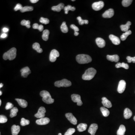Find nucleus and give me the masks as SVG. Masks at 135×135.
<instances>
[{"label":"nucleus","instance_id":"nucleus-1","mask_svg":"<svg viewBox=\"0 0 135 135\" xmlns=\"http://www.w3.org/2000/svg\"><path fill=\"white\" fill-rule=\"evenodd\" d=\"M96 73V70L93 68H90L85 71L82 78L85 80H90L94 77Z\"/></svg>","mask_w":135,"mask_h":135},{"label":"nucleus","instance_id":"nucleus-2","mask_svg":"<svg viewBox=\"0 0 135 135\" xmlns=\"http://www.w3.org/2000/svg\"><path fill=\"white\" fill-rule=\"evenodd\" d=\"M41 97L43 98L42 100L47 104H51L54 102V99L51 98L49 92L46 91H42L40 93Z\"/></svg>","mask_w":135,"mask_h":135},{"label":"nucleus","instance_id":"nucleus-3","mask_svg":"<svg viewBox=\"0 0 135 135\" xmlns=\"http://www.w3.org/2000/svg\"><path fill=\"white\" fill-rule=\"evenodd\" d=\"M76 60L78 63L81 64H88L91 62L92 59L88 55L81 54L77 56Z\"/></svg>","mask_w":135,"mask_h":135},{"label":"nucleus","instance_id":"nucleus-4","mask_svg":"<svg viewBox=\"0 0 135 135\" xmlns=\"http://www.w3.org/2000/svg\"><path fill=\"white\" fill-rule=\"evenodd\" d=\"M17 55V49L15 48H12L3 54V59L5 60L9 59L10 60L14 59Z\"/></svg>","mask_w":135,"mask_h":135},{"label":"nucleus","instance_id":"nucleus-5","mask_svg":"<svg viewBox=\"0 0 135 135\" xmlns=\"http://www.w3.org/2000/svg\"><path fill=\"white\" fill-rule=\"evenodd\" d=\"M71 82L67 79H64L60 81H56L55 85L57 87H68L71 86Z\"/></svg>","mask_w":135,"mask_h":135},{"label":"nucleus","instance_id":"nucleus-6","mask_svg":"<svg viewBox=\"0 0 135 135\" xmlns=\"http://www.w3.org/2000/svg\"><path fill=\"white\" fill-rule=\"evenodd\" d=\"M59 56V53L56 50L53 49L51 51L49 59L50 62H54L56 61L57 57Z\"/></svg>","mask_w":135,"mask_h":135},{"label":"nucleus","instance_id":"nucleus-7","mask_svg":"<svg viewBox=\"0 0 135 135\" xmlns=\"http://www.w3.org/2000/svg\"><path fill=\"white\" fill-rule=\"evenodd\" d=\"M104 6V3L102 1L96 2L93 3L92 5V8L96 11H98L101 10L103 8Z\"/></svg>","mask_w":135,"mask_h":135},{"label":"nucleus","instance_id":"nucleus-8","mask_svg":"<svg viewBox=\"0 0 135 135\" xmlns=\"http://www.w3.org/2000/svg\"><path fill=\"white\" fill-rule=\"evenodd\" d=\"M46 112L45 108L43 107H41L39 109L38 113L35 115V116L39 119L44 118Z\"/></svg>","mask_w":135,"mask_h":135},{"label":"nucleus","instance_id":"nucleus-9","mask_svg":"<svg viewBox=\"0 0 135 135\" xmlns=\"http://www.w3.org/2000/svg\"><path fill=\"white\" fill-rule=\"evenodd\" d=\"M71 99L74 102H77L78 106L82 105L83 102L81 99L80 96L77 94H72L71 95Z\"/></svg>","mask_w":135,"mask_h":135},{"label":"nucleus","instance_id":"nucleus-10","mask_svg":"<svg viewBox=\"0 0 135 135\" xmlns=\"http://www.w3.org/2000/svg\"><path fill=\"white\" fill-rule=\"evenodd\" d=\"M126 83L125 81L121 80L119 81L118 86V92L120 93H122L124 92L126 88Z\"/></svg>","mask_w":135,"mask_h":135},{"label":"nucleus","instance_id":"nucleus-11","mask_svg":"<svg viewBox=\"0 0 135 135\" xmlns=\"http://www.w3.org/2000/svg\"><path fill=\"white\" fill-rule=\"evenodd\" d=\"M65 116L68 120L72 124L74 125H76L77 124V120L75 118L74 116H73L72 113H67L65 114Z\"/></svg>","mask_w":135,"mask_h":135},{"label":"nucleus","instance_id":"nucleus-12","mask_svg":"<svg viewBox=\"0 0 135 135\" xmlns=\"http://www.w3.org/2000/svg\"><path fill=\"white\" fill-rule=\"evenodd\" d=\"M21 76L24 78H27L29 74L31 73V71L28 67H25L20 70Z\"/></svg>","mask_w":135,"mask_h":135},{"label":"nucleus","instance_id":"nucleus-13","mask_svg":"<svg viewBox=\"0 0 135 135\" xmlns=\"http://www.w3.org/2000/svg\"><path fill=\"white\" fill-rule=\"evenodd\" d=\"M98 129L97 124L93 123L91 125L88 129V132L91 135H95Z\"/></svg>","mask_w":135,"mask_h":135},{"label":"nucleus","instance_id":"nucleus-14","mask_svg":"<svg viewBox=\"0 0 135 135\" xmlns=\"http://www.w3.org/2000/svg\"><path fill=\"white\" fill-rule=\"evenodd\" d=\"M114 15V11L113 9H110L107 10L102 14V17L104 18H110Z\"/></svg>","mask_w":135,"mask_h":135},{"label":"nucleus","instance_id":"nucleus-15","mask_svg":"<svg viewBox=\"0 0 135 135\" xmlns=\"http://www.w3.org/2000/svg\"><path fill=\"white\" fill-rule=\"evenodd\" d=\"M50 120L49 118H44L36 120V122L39 125H45L50 122Z\"/></svg>","mask_w":135,"mask_h":135},{"label":"nucleus","instance_id":"nucleus-16","mask_svg":"<svg viewBox=\"0 0 135 135\" xmlns=\"http://www.w3.org/2000/svg\"><path fill=\"white\" fill-rule=\"evenodd\" d=\"M109 38L111 40L112 43L115 45H118L121 43V41L119 38L113 35H109Z\"/></svg>","mask_w":135,"mask_h":135},{"label":"nucleus","instance_id":"nucleus-17","mask_svg":"<svg viewBox=\"0 0 135 135\" xmlns=\"http://www.w3.org/2000/svg\"><path fill=\"white\" fill-rule=\"evenodd\" d=\"M96 43L99 48H102L106 45V42L104 39L101 38H98L96 39Z\"/></svg>","mask_w":135,"mask_h":135},{"label":"nucleus","instance_id":"nucleus-18","mask_svg":"<svg viewBox=\"0 0 135 135\" xmlns=\"http://www.w3.org/2000/svg\"><path fill=\"white\" fill-rule=\"evenodd\" d=\"M107 58L108 60L112 62H118L119 60V56L117 55H108L107 56Z\"/></svg>","mask_w":135,"mask_h":135},{"label":"nucleus","instance_id":"nucleus-19","mask_svg":"<svg viewBox=\"0 0 135 135\" xmlns=\"http://www.w3.org/2000/svg\"><path fill=\"white\" fill-rule=\"evenodd\" d=\"M102 103L104 106L106 107L110 108L112 107V104L111 102L108 100L106 97H103L102 98Z\"/></svg>","mask_w":135,"mask_h":135},{"label":"nucleus","instance_id":"nucleus-20","mask_svg":"<svg viewBox=\"0 0 135 135\" xmlns=\"http://www.w3.org/2000/svg\"><path fill=\"white\" fill-rule=\"evenodd\" d=\"M15 100L17 102L20 106L22 108H26L28 106V102L26 100L21 99H19L16 98L15 99Z\"/></svg>","mask_w":135,"mask_h":135},{"label":"nucleus","instance_id":"nucleus-21","mask_svg":"<svg viewBox=\"0 0 135 135\" xmlns=\"http://www.w3.org/2000/svg\"><path fill=\"white\" fill-rule=\"evenodd\" d=\"M20 130V127L19 126L15 125H13L11 128V131L13 135H17Z\"/></svg>","mask_w":135,"mask_h":135},{"label":"nucleus","instance_id":"nucleus-22","mask_svg":"<svg viewBox=\"0 0 135 135\" xmlns=\"http://www.w3.org/2000/svg\"><path fill=\"white\" fill-rule=\"evenodd\" d=\"M133 115L132 111L128 108H126L124 111V117L125 119H129Z\"/></svg>","mask_w":135,"mask_h":135},{"label":"nucleus","instance_id":"nucleus-23","mask_svg":"<svg viewBox=\"0 0 135 135\" xmlns=\"http://www.w3.org/2000/svg\"><path fill=\"white\" fill-rule=\"evenodd\" d=\"M64 4L63 3H60L57 6H53L51 8V9L54 11L57 12H60L62 9L64 8Z\"/></svg>","mask_w":135,"mask_h":135},{"label":"nucleus","instance_id":"nucleus-24","mask_svg":"<svg viewBox=\"0 0 135 135\" xmlns=\"http://www.w3.org/2000/svg\"><path fill=\"white\" fill-rule=\"evenodd\" d=\"M131 24V23L130 21H128L127 22V24L125 25H121L120 26L121 30L123 32H127L128 31L129 29L130 28V26Z\"/></svg>","mask_w":135,"mask_h":135},{"label":"nucleus","instance_id":"nucleus-25","mask_svg":"<svg viewBox=\"0 0 135 135\" xmlns=\"http://www.w3.org/2000/svg\"><path fill=\"white\" fill-rule=\"evenodd\" d=\"M87 127V125L86 123H80L77 126V129L79 132H83L86 129Z\"/></svg>","mask_w":135,"mask_h":135},{"label":"nucleus","instance_id":"nucleus-26","mask_svg":"<svg viewBox=\"0 0 135 135\" xmlns=\"http://www.w3.org/2000/svg\"><path fill=\"white\" fill-rule=\"evenodd\" d=\"M126 131V128L124 125H122L119 127V129L117 131V134L118 135H124Z\"/></svg>","mask_w":135,"mask_h":135},{"label":"nucleus","instance_id":"nucleus-27","mask_svg":"<svg viewBox=\"0 0 135 135\" xmlns=\"http://www.w3.org/2000/svg\"><path fill=\"white\" fill-rule=\"evenodd\" d=\"M32 48L34 50L36 51L38 53H41L43 52V50L40 48V44L37 43H34L32 45Z\"/></svg>","mask_w":135,"mask_h":135},{"label":"nucleus","instance_id":"nucleus-28","mask_svg":"<svg viewBox=\"0 0 135 135\" xmlns=\"http://www.w3.org/2000/svg\"><path fill=\"white\" fill-rule=\"evenodd\" d=\"M116 68H123L126 70H128L129 68V65L127 64H125L124 62L123 63H118L116 65Z\"/></svg>","mask_w":135,"mask_h":135},{"label":"nucleus","instance_id":"nucleus-29","mask_svg":"<svg viewBox=\"0 0 135 135\" xmlns=\"http://www.w3.org/2000/svg\"><path fill=\"white\" fill-rule=\"evenodd\" d=\"M50 32L48 30H45L43 31V35H42V38L45 41H47L49 39Z\"/></svg>","mask_w":135,"mask_h":135},{"label":"nucleus","instance_id":"nucleus-30","mask_svg":"<svg viewBox=\"0 0 135 135\" xmlns=\"http://www.w3.org/2000/svg\"><path fill=\"white\" fill-rule=\"evenodd\" d=\"M132 34V32L130 30H129L128 31L125 32V33H123L121 36V40L122 41H125L126 40V39L127 38L128 36L129 35H131Z\"/></svg>","mask_w":135,"mask_h":135},{"label":"nucleus","instance_id":"nucleus-31","mask_svg":"<svg viewBox=\"0 0 135 135\" xmlns=\"http://www.w3.org/2000/svg\"><path fill=\"white\" fill-rule=\"evenodd\" d=\"M101 112L102 113V114L105 117H107L109 116L110 114V112L107 108L104 107H101L100 108Z\"/></svg>","mask_w":135,"mask_h":135},{"label":"nucleus","instance_id":"nucleus-32","mask_svg":"<svg viewBox=\"0 0 135 135\" xmlns=\"http://www.w3.org/2000/svg\"><path fill=\"white\" fill-rule=\"evenodd\" d=\"M19 111L17 107H14L11 110V113H10V116L11 118H14L17 115V113Z\"/></svg>","mask_w":135,"mask_h":135},{"label":"nucleus","instance_id":"nucleus-33","mask_svg":"<svg viewBox=\"0 0 135 135\" xmlns=\"http://www.w3.org/2000/svg\"><path fill=\"white\" fill-rule=\"evenodd\" d=\"M65 11V14H67L68 13L69 11H74L76 10V8L75 7H72L71 5H68L66 7H65L64 8Z\"/></svg>","mask_w":135,"mask_h":135},{"label":"nucleus","instance_id":"nucleus-34","mask_svg":"<svg viewBox=\"0 0 135 135\" xmlns=\"http://www.w3.org/2000/svg\"><path fill=\"white\" fill-rule=\"evenodd\" d=\"M60 29L62 32L64 33H66L68 32V29L65 22H64L60 26Z\"/></svg>","mask_w":135,"mask_h":135},{"label":"nucleus","instance_id":"nucleus-35","mask_svg":"<svg viewBox=\"0 0 135 135\" xmlns=\"http://www.w3.org/2000/svg\"><path fill=\"white\" fill-rule=\"evenodd\" d=\"M33 9H34V8L32 7L26 6V7H23L20 11L22 13H24V12H28V11H32Z\"/></svg>","mask_w":135,"mask_h":135},{"label":"nucleus","instance_id":"nucleus-36","mask_svg":"<svg viewBox=\"0 0 135 135\" xmlns=\"http://www.w3.org/2000/svg\"><path fill=\"white\" fill-rule=\"evenodd\" d=\"M133 1L132 0H123L122 1V5L123 7H127L130 6Z\"/></svg>","mask_w":135,"mask_h":135},{"label":"nucleus","instance_id":"nucleus-37","mask_svg":"<svg viewBox=\"0 0 135 135\" xmlns=\"http://www.w3.org/2000/svg\"><path fill=\"white\" fill-rule=\"evenodd\" d=\"M30 21L29 20H22L21 22V25L26 26L28 28H30Z\"/></svg>","mask_w":135,"mask_h":135},{"label":"nucleus","instance_id":"nucleus-38","mask_svg":"<svg viewBox=\"0 0 135 135\" xmlns=\"http://www.w3.org/2000/svg\"><path fill=\"white\" fill-rule=\"evenodd\" d=\"M77 19L78 21L79 24L81 25H83L84 24H87L89 23V21L87 20H84L82 19L80 17H78L77 18Z\"/></svg>","mask_w":135,"mask_h":135},{"label":"nucleus","instance_id":"nucleus-39","mask_svg":"<svg viewBox=\"0 0 135 135\" xmlns=\"http://www.w3.org/2000/svg\"><path fill=\"white\" fill-rule=\"evenodd\" d=\"M29 123L30 121L29 120H27V119H24V118H22L21 119L20 124H21V126H26V125H29Z\"/></svg>","mask_w":135,"mask_h":135},{"label":"nucleus","instance_id":"nucleus-40","mask_svg":"<svg viewBox=\"0 0 135 135\" xmlns=\"http://www.w3.org/2000/svg\"><path fill=\"white\" fill-rule=\"evenodd\" d=\"M75 131H76V130L75 129L70 128L67 130V131L65 133L64 135H72L75 133Z\"/></svg>","mask_w":135,"mask_h":135},{"label":"nucleus","instance_id":"nucleus-41","mask_svg":"<svg viewBox=\"0 0 135 135\" xmlns=\"http://www.w3.org/2000/svg\"><path fill=\"white\" fill-rule=\"evenodd\" d=\"M8 121V119L4 115H1L0 116V123H5Z\"/></svg>","mask_w":135,"mask_h":135},{"label":"nucleus","instance_id":"nucleus-42","mask_svg":"<svg viewBox=\"0 0 135 135\" xmlns=\"http://www.w3.org/2000/svg\"><path fill=\"white\" fill-rule=\"evenodd\" d=\"M40 23H42L47 24H48L49 23V20L47 18H44L42 17L40 18Z\"/></svg>","mask_w":135,"mask_h":135},{"label":"nucleus","instance_id":"nucleus-43","mask_svg":"<svg viewBox=\"0 0 135 135\" xmlns=\"http://www.w3.org/2000/svg\"><path fill=\"white\" fill-rule=\"evenodd\" d=\"M127 59L128 60V62L130 63L133 62V63H135V56L134 57H131L130 56H127Z\"/></svg>","mask_w":135,"mask_h":135},{"label":"nucleus","instance_id":"nucleus-44","mask_svg":"<svg viewBox=\"0 0 135 135\" xmlns=\"http://www.w3.org/2000/svg\"><path fill=\"white\" fill-rule=\"evenodd\" d=\"M13 108H14V105L10 102H8L5 106V109L7 110L12 109Z\"/></svg>","mask_w":135,"mask_h":135},{"label":"nucleus","instance_id":"nucleus-45","mask_svg":"<svg viewBox=\"0 0 135 135\" xmlns=\"http://www.w3.org/2000/svg\"><path fill=\"white\" fill-rule=\"evenodd\" d=\"M23 8V7H22L21 5L20 4V3H18L16 5L14 8V9L15 11H17L18 10H21Z\"/></svg>","mask_w":135,"mask_h":135},{"label":"nucleus","instance_id":"nucleus-46","mask_svg":"<svg viewBox=\"0 0 135 135\" xmlns=\"http://www.w3.org/2000/svg\"><path fill=\"white\" fill-rule=\"evenodd\" d=\"M71 28L72 29H73L75 32H77L79 31V29L77 26H76L74 24H71L70 26Z\"/></svg>","mask_w":135,"mask_h":135},{"label":"nucleus","instance_id":"nucleus-47","mask_svg":"<svg viewBox=\"0 0 135 135\" xmlns=\"http://www.w3.org/2000/svg\"><path fill=\"white\" fill-rule=\"evenodd\" d=\"M39 27V25L38 23H35L33 24V26H32V28H33L34 29H38Z\"/></svg>","mask_w":135,"mask_h":135},{"label":"nucleus","instance_id":"nucleus-48","mask_svg":"<svg viewBox=\"0 0 135 135\" xmlns=\"http://www.w3.org/2000/svg\"><path fill=\"white\" fill-rule=\"evenodd\" d=\"M43 29H44V26H43L42 25H39V27L38 30H39L40 31V32H41V31H43Z\"/></svg>","mask_w":135,"mask_h":135},{"label":"nucleus","instance_id":"nucleus-49","mask_svg":"<svg viewBox=\"0 0 135 135\" xmlns=\"http://www.w3.org/2000/svg\"><path fill=\"white\" fill-rule=\"evenodd\" d=\"M7 36V34H5V33L2 34L1 35V36H0V37H1V38H6Z\"/></svg>","mask_w":135,"mask_h":135},{"label":"nucleus","instance_id":"nucleus-50","mask_svg":"<svg viewBox=\"0 0 135 135\" xmlns=\"http://www.w3.org/2000/svg\"><path fill=\"white\" fill-rule=\"evenodd\" d=\"M2 31L3 32H8L9 31V29H8L7 28H3L2 29Z\"/></svg>","mask_w":135,"mask_h":135},{"label":"nucleus","instance_id":"nucleus-51","mask_svg":"<svg viewBox=\"0 0 135 135\" xmlns=\"http://www.w3.org/2000/svg\"><path fill=\"white\" fill-rule=\"evenodd\" d=\"M38 0H30V1L32 3H35L37 2L38 1Z\"/></svg>","mask_w":135,"mask_h":135},{"label":"nucleus","instance_id":"nucleus-52","mask_svg":"<svg viewBox=\"0 0 135 135\" xmlns=\"http://www.w3.org/2000/svg\"><path fill=\"white\" fill-rule=\"evenodd\" d=\"M78 35H79V33L78 32H74V35L75 36H77Z\"/></svg>","mask_w":135,"mask_h":135},{"label":"nucleus","instance_id":"nucleus-53","mask_svg":"<svg viewBox=\"0 0 135 135\" xmlns=\"http://www.w3.org/2000/svg\"><path fill=\"white\" fill-rule=\"evenodd\" d=\"M3 84H2V83H0V88H2V87H3Z\"/></svg>","mask_w":135,"mask_h":135},{"label":"nucleus","instance_id":"nucleus-54","mask_svg":"<svg viewBox=\"0 0 135 135\" xmlns=\"http://www.w3.org/2000/svg\"><path fill=\"white\" fill-rule=\"evenodd\" d=\"M2 92L1 91H0V95H2Z\"/></svg>","mask_w":135,"mask_h":135},{"label":"nucleus","instance_id":"nucleus-55","mask_svg":"<svg viewBox=\"0 0 135 135\" xmlns=\"http://www.w3.org/2000/svg\"><path fill=\"white\" fill-rule=\"evenodd\" d=\"M1 104H2V101L1 99H0V106H1Z\"/></svg>","mask_w":135,"mask_h":135},{"label":"nucleus","instance_id":"nucleus-56","mask_svg":"<svg viewBox=\"0 0 135 135\" xmlns=\"http://www.w3.org/2000/svg\"><path fill=\"white\" fill-rule=\"evenodd\" d=\"M134 121H135V116H134Z\"/></svg>","mask_w":135,"mask_h":135},{"label":"nucleus","instance_id":"nucleus-57","mask_svg":"<svg viewBox=\"0 0 135 135\" xmlns=\"http://www.w3.org/2000/svg\"><path fill=\"white\" fill-rule=\"evenodd\" d=\"M58 135H62L61 133H59V134H58Z\"/></svg>","mask_w":135,"mask_h":135},{"label":"nucleus","instance_id":"nucleus-58","mask_svg":"<svg viewBox=\"0 0 135 135\" xmlns=\"http://www.w3.org/2000/svg\"><path fill=\"white\" fill-rule=\"evenodd\" d=\"M72 1H75V0H71Z\"/></svg>","mask_w":135,"mask_h":135}]
</instances>
